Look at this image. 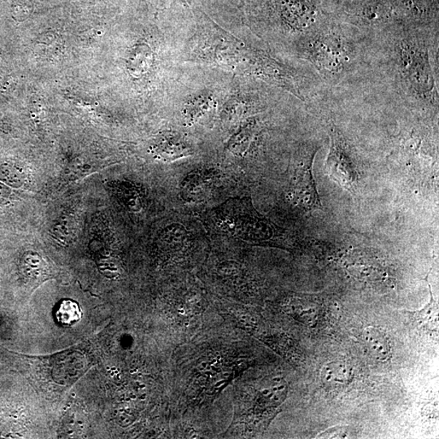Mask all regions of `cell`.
<instances>
[{"instance_id":"15","label":"cell","mask_w":439,"mask_h":439,"mask_svg":"<svg viewBox=\"0 0 439 439\" xmlns=\"http://www.w3.org/2000/svg\"><path fill=\"white\" fill-rule=\"evenodd\" d=\"M55 316L59 324L64 326H71L80 321L83 313L77 302L72 300H64L58 304Z\"/></svg>"},{"instance_id":"17","label":"cell","mask_w":439,"mask_h":439,"mask_svg":"<svg viewBox=\"0 0 439 439\" xmlns=\"http://www.w3.org/2000/svg\"><path fill=\"white\" fill-rule=\"evenodd\" d=\"M348 435L346 427L338 426L336 428L328 430L319 435L321 438H343Z\"/></svg>"},{"instance_id":"9","label":"cell","mask_w":439,"mask_h":439,"mask_svg":"<svg viewBox=\"0 0 439 439\" xmlns=\"http://www.w3.org/2000/svg\"><path fill=\"white\" fill-rule=\"evenodd\" d=\"M321 377L328 388H340L351 382L353 368L344 361L330 362L322 368Z\"/></svg>"},{"instance_id":"2","label":"cell","mask_w":439,"mask_h":439,"mask_svg":"<svg viewBox=\"0 0 439 439\" xmlns=\"http://www.w3.org/2000/svg\"><path fill=\"white\" fill-rule=\"evenodd\" d=\"M318 151L313 144L304 146L298 152L291 178L289 195L293 203L306 212L322 209L317 185L313 173V162Z\"/></svg>"},{"instance_id":"5","label":"cell","mask_w":439,"mask_h":439,"mask_svg":"<svg viewBox=\"0 0 439 439\" xmlns=\"http://www.w3.org/2000/svg\"><path fill=\"white\" fill-rule=\"evenodd\" d=\"M402 61L415 90L429 92L434 86L428 57L411 45L403 46Z\"/></svg>"},{"instance_id":"1","label":"cell","mask_w":439,"mask_h":439,"mask_svg":"<svg viewBox=\"0 0 439 439\" xmlns=\"http://www.w3.org/2000/svg\"><path fill=\"white\" fill-rule=\"evenodd\" d=\"M233 201L216 211V222L221 229L253 242H266L278 236L277 228L256 212L250 198Z\"/></svg>"},{"instance_id":"18","label":"cell","mask_w":439,"mask_h":439,"mask_svg":"<svg viewBox=\"0 0 439 439\" xmlns=\"http://www.w3.org/2000/svg\"><path fill=\"white\" fill-rule=\"evenodd\" d=\"M11 191L9 186L0 183V204H4L6 201H8L11 196Z\"/></svg>"},{"instance_id":"11","label":"cell","mask_w":439,"mask_h":439,"mask_svg":"<svg viewBox=\"0 0 439 439\" xmlns=\"http://www.w3.org/2000/svg\"><path fill=\"white\" fill-rule=\"evenodd\" d=\"M283 14L285 19L292 27L303 29L312 24L314 20V11L306 2L301 0H291L286 3Z\"/></svg>"},{"instance_id":"12","label":"cell","mask_w":439,"mask_h":439,"mask_svg":"<svg viewBox=\"0 0 439 439\" xmlns=\"http://www.w3.org/2000/svg\"><path fill=\"white\" fill-rule=\"evenodd\" d=\"M115 197L123 206L133 213L140 212L142 209V198L136 186L130 181H114L110 184Z\"/></svg>"},{"instance_id":"8","label":"cell","mask_w":439,"mask_h":439,"mask_svg":"<svg viewBox=\"0 0 439 439\" xmlns=\"http://www.w3.org/2000/svg\"><path fill=\"white\" fill-rule=\"evenodd\" d=\"M22 276L29 282L39 285L50 277L49 267L38 253L26 251L20 261Z\"/></svg>"},{"instance_id":"16","label":"cell","mask_w":439,"mask_h":439,"mask_svg":"<svg viewBox=\"0 0 439 439\" xmlns=\"http://www.w3.org/2000/svg\"><path fill=\"white\" fill-rule=\"evenodd\" d=\"M158 152L163 159L176 160L188 154L186 146L178 140L166 139L158 146Z\"/></svg>"},{"instance_id":"6","label":"cell","mask_w":439,"mask_h":439,"mask_svg":"<svg viewBox=\"0 0 439 439\" xmlns=\"http://www.w3.org/2000/svg\"><path fill=\"white\" fill-rule=\"evenodd\" d=\"M218 174L213 171H198L186 176L181 183V197L186 201H201L213 189Z\"/></svg>"},{"instance_id":"3","label":"cell","mask_w":439,"mask_h":439,"mask_svg":"<svg viewBox=\"0 0 439 439\" xmlns=\"http://www.w3.org/2000/svg\"><path fill=\"white\" fill-rule=\"evenodd\" d=\"M288 395V385L283 379L271 380L263 383L257 390L254 399L250 405L238 406L234 417V424H251L259 418L260 415L266 414L278 408Z\"/></svg>"},{"instance_id":"7","label":"cell","mask_w":439,"mask_h":439,"mask_svg":"<svg viewBox=\"0 0 439 439\" xmlns=\"http://www.w3.org/2000/svg\"><path fill=\"white\" fill-rule=\"evenodd\" d=\"M338 43L331 38L317 41L312 50L314 61L329 71H339L343 67V52Z\"/></svg>"},{"instance_id":"13","label":"cell","mask_w":439,"mask_h":439,"mask_svg":"<svg viewBox=\"0 0 439 439\" xmlns=\"http://www.w3.org/2000/svg\"><path fill=\"white\" fill-rule=\"evenodd\" d=\"M0 180L9 187L21 188L31 181V173L22 163L6 161L0 163Z\"/></svg>"},{"instance_id":"14","label":"cell","mask_w":439,"mask_h":439,"mask_svg":"<svg viewBox=\"0 0 439 439\" xmlns=\"http://www.w3.org/2000/svg\"><path fill=\"white\" fill-rule=\"evenodd\" d=\"M429 276L425 280L429 286L430 300L426 306L418 311L413 312V318L417 323L424 329L438 331V304L433 296L431 286L429 283Z\"/></svg>"},{"instance_id":"10","label":"cell","mask_w":439,"mask_h":439,"mask_svg":"<svg viewBox=\"0 0 439 439\" xmlns=\"http://www.w3.org/2000/svg\"><path fill=\"white\" fill-rule=\"evenodd\" d=\"M363 340L368 353L379 361H386L390 357V346L388 337L375 327H366L363 333Z\"/></svg>"},{"instance_id":"4","label":"cell","mask_w":439,"mask_h":439,"mask_svg":"<svg viewBox=\"0 0 439 439\" xmlns=\"http://www.w3.org/2000/svg\"><path fill=\"white\" fill-rule=\"evenodd\" d=\"M326 173L343 189L355 193L359 186L360 176L340 137L331 133L330 153L326 163Z\"/></svg>"}]
</instances>
